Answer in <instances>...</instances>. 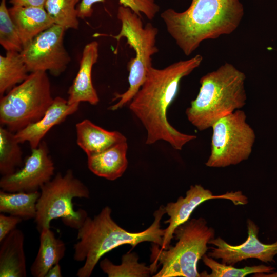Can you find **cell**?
Returning a JSON list of instances; mask_svg holds the SVG:
<instances>
[{
  "mask_svg": "<svg viewBox=\"0 0 277 277\" xmlns=\"http://www.w3.org/2000/svg\"><path fill=\"white\" fill-rule=\"evenodd\" d=\"M200 54L181 60L163 68H150L145 81L134 95L129 109L140 120L147 132L146 144L157 141L168 142L181 150L189 142L196 138L194 135L183 133L175 129L167 120V110L175 98L181 80L201 64Z\"/></svg>",
  "mask_w": 277,
  "mask_h": 277,
  "instance_id": "obj_1",
  "label": "cell"
},
{
  "mask_svg": "<svg viewBox=\"0 0 277 277\" xmlns=\"http://www.w3.org/2000/svg\"><path fill=\"white\" fill-rule=\"evenodd\" d=\"M244 13L240 0H192L185 11L167 9L161 17L168 33L188 56L202 42L233 32Z\"/></svg>",
  "mask_w": 277,
  "mask_h": 277,
  "instance_id": "obj_2",
  "label": "cell"
},
{
  "mask_svg": "<svg viewBox=\"0 0 277 277\" xmlns=\"http://www.w3.org/2000/svg\"><path fill=\"white\" fill-rule=\"evenodd\" d=\"M111 212L109 207H105L93 218L88 216L77 230L78 241L74 245L73 258L77 262L85 261L77 270L78 277L90 276L100 259L122 245L134 248L142 242H150L162 246L165 229L161 228L160 222L166 213L165 206L155 211L152 224L139 232H129L120 227L112 219Z\"/></svg>",
  "mask_w": 277,
  "mask_h": 277,
  "instance_id": "obj_3",
  "label": "cell"
},
{
  "mask_svg": "<svg viewBox=\"0 0 277 277\" xmlns=\"http://www.w3.org/2000/svg\"><path fill=\"white\" fill-rule=\"evenodd\" d=\"M245 80L244 73L228 63L203 75L198 94L186 110L188 120L204 131L242 108L247 100Z\"/></svg>",
  "mask_w": 277,
  "mask_h": 277,
  "instance_id": "obj_4",
  "label": "cell"
},
{
  "mask_svg": "<svg viewBox=\"0 0 277 277\" xmlns=\"http://www.w3.org/2000/svg\"><path fill=\"white\" fill-rule=\"evenodd\" d=\"M177 240L167 249L153 243L149 266L152 274L161 268L154 277H201L197 270L198 261L206 254L209 242L215 238L214 229L207 225L203 217L192 219L179 226L174 232Z\"/></svg>",
  "mask_w": 277,
  "mask_h": 277,
  "instance_id": "obj_5",
  "label": "cell"
},
{
  "mask_svg": "<svg viewBox=\"0 0 277 277\" xmlns=\"http://www.w3.org/2000/svg\"><path fill=\"white\" fill-rule=\"evenodd\" d=\"M117 19L121 28L117 34H96L94 36H107L117 42L126 38L127 44L135 51V56L128 64L129 87L124 93H115L112 101H118L108 109L115 111L131 101L144 83L152 65V56L159 52L156 39L159 30L151 23L143 26L142 17L128 7L121 5L117 9Z\"/></svg>",
  "mask_w": 277,
  "mask_h": 277,
  "instance_id": "obj_6",
  "label": "cell"
},
{
  "mask_svg": "<svg viewBox=\"0 0 277 277\" xmlns=\"http://www.w3.org/2000/svg\"><path fill=\"white\" fill-rule=\"evenodd\" d=\"M34 219L38 231L50 228V222L60 218L68 227L78 230L88 214L83 209L75 210L72 203L74 198L88 199V188L75 177L73 171L68 170L64 175L58 172L41 188Z\"/></svg>",
  "mask_w": 277,
  "mask_h": 277,
  "instance_id": "obj_7",
  "label": "cell"
},
{
  "mask_svg": "<svg viewBox=\"0 0 277 277\" xmlns=\"http://www.w3.org/2000/svg\"><path fill=\"white\" fill-rule=\"evenodd\" d=\"M54 100L47 72L30 73L0 100V122L16 133L40 120Z\"/></svg>",
  "mask_w": 277,
  "mask_h": 277,
  "instance_id": "obj_8",
  "label": "cell"
},
{
  "mask_svg": "<svg viewBox=\"0 0 277 277\" xmlns=\"http://www.w3.org/2000/svg\"><path fill=\"white\" fill-rule=\"evenodd\" d=\"M246 119L245 112L239 109L212 126L211 152L205 163L206 166L226 167L239 164L249 157L255 134Z\"/></svg>",
  "mask_w": 277,
  "mask_h": 277,
  "instance_id": "obj_9",
  "label": "cell"
},
{
  "mask_svg": "<svg viewBox=\"0 0 277 277\" xmlns=\"http://www.w3.org/2000/svg\"><path fill=\"white\" fill-rule=\"evenodd\" d=\"M66 29L54 24L23 47L20 54L29 72L49 71L58 76L71 61L64 44Z\"/></svg>",
  "mask_w": 277,
  "mask_h": 277,
  "instance_id": "obj_10",
  "label": "cell"
},
{
  "mask_svg": "<svg viewBox=\"0 0 277 277\" xmlns=\"http://www.w3.org/2000/svg\"><path fill=\"white\" fill-rule=\"evenodd\" d=\"M31 150L21 169L2 176L0 180L2 190L9 192L39 191L52 179L54 166L46 143L42 141L37 148Z\"/></svg>",
  "mask_w": 277,
  "mask_h": 277,
  "instance_id": "obj_11",
  "label": "cell"
},
{
  "mask_svg": "<svg viewBox=\"0 0 277 277\" xmlns=\"http://www.w3.org/2000/svg\"><path fill=\"white\" fill-rule=\"evenodd\" d=\"M214 199L230 201L234 205H245L248 203L247 197L241 191L227 192L223 194L214 195L209 189L201 185H191L185 197L180 196L175 202L168 203L165 209L169 218L164 222L168 223L165 229L161 249H167L174 238L175 230L189 220L193 211L202 203Z\"/></svg>",
  "mask_w": 277,
  "mask_h": 277,
  "instance_id": "obj_12",
  "label": "cell"
},
{
  "mask_svg": "<svg viewBox=\"0 0 277 277\" xmlns=\"http://www.w3.org/2000/svg\"><path fill=\"white\" fill-rule=\"evenodd\" d=\"M248 238L243 243L232 245L220 237L211 240L209 244L215 247H209L211 251L208 255L214 259H221L222 263L234 265L248 259H256L264 263L275 262L277 255V241L272 244H264L258 239V226L251 219L247 221Z\"/></svg>",
  "mask_w": 277,
  "mask_h": 277,
  "instance_id": "obj_13",
  "label": "cell"
},
{
  "mask_svg": "<svg viewBox=\"0 0 277 277\" xmlns=\"http://www.w3.org/2000/svg\"><path fill=\"white\" fill-rule=\"evenodd\" d=\"M79 104H69L67 100L60 96L54 98L40 120L15 133L16 140L19 144L28 142L31 149L37 148L49 130L75 112Z\"/></svg>",
  "mask_w": 277,
  "mask_h": 277,
  "instance_id": "obj_14",
  "label": "cell"
},
{
  "mask_svg": "<svg viewBox=\"0 0 277 277\" xmlns=\"http://www.w3.org/2000/svg\"><path fill=\"white\" fill-rule=\"evenodd\" d=\"M98 57V43L95 41L84 47L78 72L68 91L69 104L87 102L95 105L99 102L97 92L92 81V70Z\"/></svg>",
  "mask_w": 277,
  "mask_h": 277,
  "instance_id": "obj_15",
  "label": "cell"
},
{
  "mask_svg": "<svg viewBox=\"0 0 277 277\" xmlns=\"http://www.w3.org/2000/svg\"><path fill=\"white\" fill-rule=\"evenodd\" d=\"M76 142L87 156L99 153L123 142L125 136L117 131H110L96 125L88 119L75 126Z\"/></svg>",
  "mask_w": 277,
  "mask_h": 277,
  "instance_id": "obj_16",
  "label": "cell"
},
{
  "mask_svg": "<svg viewBox=\"0 0 277 277\" xmlns=\"http://www.w3.org/2000/svg\"><path fill=\"white\" fill-rule=\"evenodd\" d=\"M0 276L26 277L24 234L15 228L0 242Z\"/></svg>",
  "mask_w": 277,
  "mask_h": 277,
  "instance_id": "obj_17",
  "label": "cell"
},
{
  "mask_svg": "<svg viewBox=\"0 0 277 277\" xmlns=\"http://www.w3.org/2000/svg\"><path fill=\"white\" fill-rule=\"evenodd\" d=\"M127 141L118 143L94 155L88 156L89 169L95 175L110 181L121 177L128 166Z\"/></svg>",
  "mask_w": 277,
  "mask_h": 277,
  "instance_id": "obj_18",
  "label": "cell"
},
{
  "mask_svg": "<svg viewBox=\"0 0 277 277\" xmlns=\"http://www.w3.org/2000/svg\"><path fill=\"white\" fill-rule=\"evenodd\" d=\"M9 12L23 47L54 24L45 8L12 6Z\"/></svg>",
  "mask_w": 277,
  "mask_h": 277,
  "instance_id": "obj_19",
  "label": "cell"
},
{
  "mask_svg": "<svg viewBox=\"0 0 277 277\" xmlns=\"http://www.w3.org/2000/svg\"><path fill=\"white\" fill-rule=\"evenodd\" d=\"M39 247L30 270L33 277H45L49 270L64 258L66 246L50 228L40 233Z\"/></svg>",
  "mask_w": 277,
  "mask_h": 277,
  "instance_id": "obj_20",
  "label": "cell"
},
{
  "mask_svg": "<svg viewBox=\"0 0 277 277\" xmlns=\"http://www.w3.org/2000/svg\"><path fill=\"white\" fill-rule=\"evenodd\" d=\"M41 191L9 192L0 191V212L21 217L35 219Z\"/></svg>",
  "mask_w": 277,
  "mask_h": 277,
  "instance_id": "obj_21",
  "label": "cell"
},
{
  "mask_svg": "<svg viewBox=\"0 0 277 277\" xmlns=\"http://www.w3.org/2000/svg\"><path fill=\"white\" fill-rule=\"evenodd\" d=\"M29 71L20 52L6 51L5 56H0V95H4L16 84L24 81L29 76Z\"/></svg>",
  "mask_w": 277,
  "mask_h": 277,
  "instance_id": "obj_22",
  "label": "cell"
},
{
  "mask_svg": "<svg viewBox=\"0 0 277 277\" xmlns=\"http://www.w3.org/2000/svg\"><path fill=\"white\" fill-rule=\"evenodd\" d=\"M135 252H128L122 256L120 265H115L105 258L100 263L102 271L109 277H148L152 274L150 266L138 262Z\"/></svg>",
  "mask_w": 277,
  "mask_h": 277,
  "instance_id": "obj_23",
  "label": "cell"
},
{
  "mask_svg": "<svg viewBox=\"0 0 277 277\" xmlns=\"http://www.w3.org/2000/svg\"><path fill=\"white\" fill-rule=\"evenodd\" d=\"M13 133L0 127V173L2 176L12 174L23 162V152Z\"/></svg>",
  "mask_w": 277,
  "mask_h": 277,
  "instance_id": "obj_24",
  "label": "cell"
},
{
  "mask_svg": "<svg viewBox=\"0 0 277 277\" xmlns=\"http://www.w3.org/2000/svg\"><path fill=\"white\" fill-rule=\"evenodd\" d=\"M202 259L204 264L210 269L211 272L208 273L206 271H204L201 273V277H244L251 274L272 273L275 269L272 266L264 265L238 268L233 265L219 263L206 254L203 255Z\"/></svg>",
  "mask_w": 277,
  "mask_h": 277,
  "instance_id": "obj_25",
  "label": "cell"
},
{
  "mask_svg": "<svg viewBox=\"0 0 277 277\" xmlns=\"http://www.w3.org/2000/svg\"><path fill=\"white\" fill-rule=\"evenodd\" d=\"M80 0H46L44 8L54 21L66 30L77 29L79 26L76 5Z\"/></svg>",
  "mask_w": 277,
  "mask_h": 277,
  "instance_id": "obj_26",
  "label": "cell"
},
{
  "mask_svg": "<svg viewBox=\"0 0 277 277\" xmlns=\"http://www.w3.org/2000/svg\"><path fill=\"white\" fill-rule=\"evenodd\" d=\"M104 0H81L77 7L78 17L81 19L90 17L93 13V6ZM121 5L128 7L142 17L143 14L149 20H152L160 11V6L155 0H118Z\"/></svg>",
  "mask_w": 277,
  "mask_h": 277,
  "instance_id": "obj_27",
  "label": "cell"
},
{
  "mask_svg": "<svg viewBox=\"0 0 277 277\" xmlns=\"http://www.w3.org/2000/svg\"><path fill=\"white\" fill-rule=\"evenodd\" d=\"M0 44L6 51L21 52L23 43L17 29L6 5V0L0 3Z\"/></svg>",
  "mask_w": 277,
  "mask_h": 277,
  "instance_id": "obj_28",
  "label": "cell"
},
{
  "mask_svg": "<svg viewBox=\"0 0 277 277\" xmlns=\"http://www.w3.org/2000/svg\"><path fill=\"white\" fill-rule=\"evenodd\" d=\"M19 217L10 215L7 216L4 213L0 214V242L10 232L16 228L17 224L22 221Z\"/></svg>",
  "mask_w": 277,
  "mask_h": 277,
  "instance_id": "obj_29",
  "label": "cell"
},
{
  "mask_svg": "<svg viewBox=\"0 0 277 277\" xmlns=\"http://www.w3.org/2000/svg\"><path fill=\"white\" fill-rule=\"evenodd\" d=\"M46 0H9L12 6L44 8Z\"/></svg>",
  "mask_w": 277,
  "mask_h": 277,
  "instance_id": "obj_30",
  "label": "cell"
},
{
  "mask_svg": "<svg viewBox=\"0 0 277 277\" xmlns=\"http://www.w3.org/2000/svg\"><path fill=\"white\" fill-rule=\"evenodd\" d=\"M62 276L61 267L58 263L49 270L45 277H61Z\"/></svg>",
  "mask_w": 277,
  "mask_h": 277,
  "instance_id": "obj_31",
  "label": "cell"
},
{
  "mask_svg": "<svg viewBox=\"0 0 277 277\" xmlns=\"http://www.w3.org/2000/svg\"><path fill=\"white\" fill-rule=\"evenodd\" d=\"M265 276H277V272L273 273H271L270 274H268L267 275H266Z\"/></svg>",
  "mask_w": 277,
  "mask_h": 277,
  "instance_id": "obj_32",
  "label": "cell"
}]
</instances>
